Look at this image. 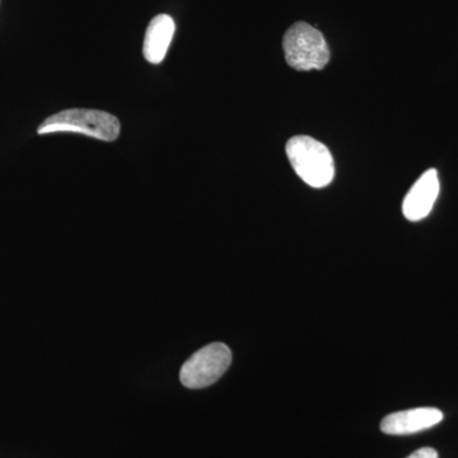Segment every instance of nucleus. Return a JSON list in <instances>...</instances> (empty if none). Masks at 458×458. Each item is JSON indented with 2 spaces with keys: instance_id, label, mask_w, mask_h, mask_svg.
Listing matches in <instances>:
<instances>
[{
  "instance_id": "1",
  "label": "nucleus",
  "mask_w": 458,
  "mask_h": 458,
  "mask_svg": "<svg viewBox=\"0 0 458 458\" xmlns=\"http://www.w3.org/2000/svg\"><path fill=\"white\" fill-rule=\"evenodd\" d=\"M122 131L119 119L106 111L69 108L51 114L38 126L40 135L71 132L95 138L102 141H114Z\"/></svg>"
},
{
  "instance_id": "2",
  "label": "nucleus",
  "mask_w": 458,
  "mask_h": 458,
  "mask_svg": "<svg viewBox=\"0 0 458 458\" xmlns=\"http://www.w3.org/2000/svg\"><path fill=\"white\" fill-rule=\"evenodd\" d=\"M285 152L295 174L311 188H327L334 180L335 165L333 155L321 141L307 135H298L288 140Z\"/></svg>"
},
{
  "instance_id": "3",
  "label": "nucleus",
  "mask_w": 458,
  "mask_h": 458,
  "mask_svg": "<svg viewBox=\"0 0 458 458\" xmlns=\"http://www.w3.org/2000/svg\"><path fill=\"white\" fill-rule=\"evenodd\" d=\"M289 66L300 72L321 71L330 62V49L324 35L306 22L289 27L283 38Z\"/></svg>"
},
{
  "instance_id": "4",
  "label": "nucleus",
  "mask_w": 458,
  "mask_h": 458,
  "mask_svg": "<svg viewBox=\"0 0 458 458\" xmlns=\"http://www.w3.org/2000/svg\"><path fill=\"white\" fill-rule=\"evenodd\" d=\"M232 352L225 344L213 343L192 354L180 370V381L192 390L216 384L229 369Z\"/></svg>"
},
{
  "instance_id": "5",
  "label": "nucleus",
  "mask_w": 458,
  "mask_h": 458,
  "mask_svg": "<svg viewBox=\"0 0 458 458\" xmlns=\"http://www.w3.org/2000/svg\"><path fill=\"white\" fill-rule=\"evenodd\" d=\"M439 189L438 172L434 168L424 172L403 199V213L405 218L410 222H419L429 216L438 198Z\"/></svg>"
},
{
  "instance_id": "6",
  "label": "nucleus",
  "mask_w": 458,
  "mask_h": 458,
  "mask_svg": "<svg viewBox=\"0 0 458 458\" xmlns=\"http://www.w3.org/2000/svg\"><path fill=\"white\" fill-rule=\"evenodd\" d=\"M443 420V412L436 408L403 410L387 415L381 421V430L390 436H406L429 429Z\"/></svg>"
},
{
  "instance_id": "7",
  "label": "nucleus",
  "mask_w": 458,
  "mask_h": 458,
  "mask_svg": "<svg viewBox=\"0 0 458 458\" xmlns=\"http://www.w3.org/2000/svg\"><path fill=\"white\" fill-rule=\"evenodd\" d=\"M174 31H176V25L174 18L168 14H158L150 21L143 44V54L148 63L159 64L164 62L165 54L174 40Z\"/></svg>"
},
{
  "instance_id": "8",
  "label": "nucleus",
  "mask_w": 458,
  "mask_h": 458,
  "mask_svg": "<svg viewBox=\"0 0 458 458\" xmlns=\"http://www.w3.org/2000/svg\"><path fill=\"white\" fill-rule=\"evenodd\" d=\"M438 452L430 447H423L420 450L412 452L409 457L406 458H438Z\"/></svg>"
}]
</instances>
